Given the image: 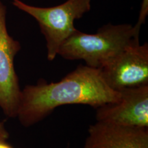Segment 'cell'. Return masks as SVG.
Instances as JSON below:
<instances>
[{
    "mask_svg": "<svg viewBox=\"0 0 148 148\" xmlns=\"http://www.w3.org/2000/svg\"><path fill=\"white\" fill-rule=\"evenodd\" d=\"M88 132L84 148H148V128L97 121Z\"/></svg>",
    "mask_w": 148,
    "mask_h": 148,
    "instance_id": "52a82bcc",
    "label": "cell"
},
{
    "mask_svg": "<svg viewBox=\"0 0 148 148\" xmlns=\"http://www.w3.org/2000/svg\"><path fill=\"white\" fill-rule=\"evenodd\" d=\"M99 71L106 84L115 91L148 85L147 43L133 42Z\"/></svg>",
    "mask_w": 148,
    "mask_h": 148,
    "instance_id": "277c9868",
    "label": "cell"
},
{
    "mask_svg": "<svg viewBox=\"0 0 148 148\" xmlns=\"http://www.w3.org/2000/svg\"><path fill=\"white\" fill-rule=\"evenodd\" d=\"M117 99L96 109V121L148 128V85L119 91Z\"/></svg>",
    "mask_w": 148,
    "mask_h": 148,
    "instance_id": "8992f818",
    "label": "cell"
},
{
    "mask_svg": "<svg viewBox=\"0 0 148 148\" xmlns=\"http://www.w3.org/2000/svg\"><path fill=\"white\" fill-rule=\"evenodd\" d=\"M0 148H14L10 144L6 143V140H0Z\"/></svg>",
    "mask_w": 148,
    "mask_h": 148,
    "instance_id": "30bf717a",
    "label": "cell"
},
{
    "mask_svg": "<svg viewBox=\"0 0 148 148\" xmlns=\"http://www.w3.org/2000/svg\"><path fill=\"white\" fill-rule=\"evenodd\" d=\"M9 138V133L5 129L3 122L0 121V140H6Z\"/></svg>",
    "mask_w": 148,
    "mask_h": 148,
    "instance_id": "9c48e42d",
    "label": "cell"
},
{
    "mask_svg": "<svg viewBox=\"0 0 148 148\" xmlns=\"http://www.w3.org/2000/svg\"><path fill=\"white\" fill-rule=\"evenodd\" d=\"M147 14H148V0H143V1H142L141 7H140V9L138 20L136 24L141 27L142 24L145 23Z\"/></svg>",
    "mask_w": 148,
    "mask_h": 148,
    "instance_id": "ba28073f",
    "label": "cell"
},
{
    "mask_svg": "<svg viewBox=\"0 0 148 148\" xmlns=\"http://www.w3.org/2000/svg\"><path fill=\"white\" fill-rule=\"evenodd\" d=\"M6 8L0 1V108L8 117H16L21 88L14 60L20 49L19 42L8 34Z\"/></svg>",
    "mask_w": 148,
    "mask_h": 148,
    "instance_id": "5b68a950",
    "label": "cell"
},
{
    "mask_svg": "<svg viewBox=\"0 0 148 148\" xmlns=\"http://www.w3.org/2000/svg\"><path fill=\"white\" fill-rule=\"evenodd\" d=\"M140 27L136 24L108 23L95 34L76 30L60 46L58 55L66 60H82L86 65L100 69L133 42L139 40Z\"/></svg>",
    "mask_w": 148,
    "mask_h": 148,
    "instance_id": "7a4b0ae2",
    "label": "cell"
},
{
    "mask_svg": "<svg viewBox=\"0 0 148 148\" xmlns=\"http://www.w3.org/2000/svg\"><path fill=\"white\" fill-rule=\"evenodd\" d=\"M119 95L106 84L99 69L79 64L57 82L40 79L36 84L27 85L21 91L16 117L29 127L61 106L84 104L97 108Z\"/></svg>",
    "mask_w": 148,
    "mask_h": 148,
    "instance_id": "6da1fadb",
    "label": "cell"
},
{
    "mask_svg": "<svg viewBox=\"0 0 148 148\" xmlns=\"http://www.w3.org/2000/svg\"><path fill=\"white\" fill-rule=\"evenodd\" d=\"M12 3L38 22L45 36L49 61L54 60L62 44L77 29L74 26L75 20L82 18L91 8V0H66L62 4L49 8L29 5L19 0H13Z\"/></svg>",
    "mask_w": 148,
    "mask_h": 148,
    "instance_id": "3957f363",
    "label": "cell"
},
{
    "mask_svg": "<svg viewBox=\"0 0 148 148\" xmlns=\"http://www.w3.org/2000/svg\"><path fill=\"white\" fill-rule=\"evenodd\" d=\"M66 148H70V145H69V144L67 145V147H66Z\"/></svg>",
    "mask_w": 148,
    "mask_h": 148,
    "instance_id": "8fae6325",
    "label": "cell"
}]
</instances>
